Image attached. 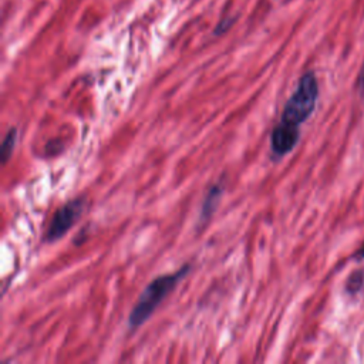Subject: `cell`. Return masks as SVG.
<instances>
[{
    "label": "cell",
    "mask_w": 364,
    "mask_h": 364,
    "mask_svg": "<svg viewBox=\"0 0 364 364\" xmlns=\"http://www.w3.org/2000/svg\"><path fill=\"white\" fill-rule=\"evenodd\" d=\"M189 270H191V264H183L176 272L158 276L152 282H149L146 287L142 290V293L139 294L136 303L134 304L129 313V317H128L129 328H138L139 326H142L158 309V306L165 300V297L189 273Z\"/></svg>",
    "instance_id": "6da1fadb"
},
{
    "label": "cell",
    "mask_w": 364,
    "mask_h": 364,
    "mask_svg": "<svg viewBox=\"0 0 364 364\" xmlns=\"http://www.w3.org/2000/svg\"><path fill=\"white\" fill-rule=\"evenodd\" d=\"M317 98V78L313 71H307L300 77L294 92L287 100L279 122L300 128V125L313 114Z\"/></svg>",
    "instance_id": "7a4b0ae2"
},
{
    "label": "cell",
    "mask_w": 364,
    "mask_h": 364,
    "mask_svg": "<svg viewBox=\"0 0 364 364\" xmlns=\"http://www.w3.org/2000/svg\"><path fill=\"white\" fill-rule=\"evenodd\" d=\"M87 208V199L84 196H78L73 200H68L63 206H60L53 215L47 232L44 235V240L54 242L64 236L81 218Z\"/></svg>",
    "instance_id": "3957f363"
},
{
    "label": "cell",
    "mask_w": 364,
    "mask_h": 364,
    "mask_svg": "<svg viewBox=\"0 0 364 364\" xmlns=\"http://www.w3.org/2000/svg\"><path fill=\"white\" fill-rule=\"evenodd\" d=\"M299 136L300 128L279 122L270 135V148L273 154L277 156L287 155L299 142Z\"/></svg>",
    "instance_id": "277c9868"
},
{
    "label": "cell",
    "mask_w": 364,
    "mask_h": 364,
    "mask_svg": "<svg viewBox=\"0 0 364 364\" xmlns=\"http://www.w3.org/2000/svg\"><path fill=\"white\" fill-rule=\"evenodd\" d=\"M222 193H223V183L222 182H216L208 191V193L205 196V200L202 203V208H200V213H199L200 223H206V220L212 216V213L218 208V203L222 198Z\"/></svg>",
    "instance_id": "5b68a950"
},
{
    "label": "cell",
    "mask_w": 364,
    "mask_h": 364,
    "mask_svg": "<svg viewBox=\"0 0 364 364\" xmlns=\"http://www.w3.org/2000/svg\"><path fill=\"white\" fill-rule=\"evenodd\" d=\"M16 141H17V129L16 128H10L7 131V134L4 135V138H3L1 149H0L1 151V161H3V164H6L9 161V158L11 156L14 145H16Z\"/></svg>",
    "instance_id": "8992f818"
},
{
    "label": "cell",
    "mask_w": 364,
    "mask_h": 364,
    "mask_svg": "<svg viewBox=\"0 0 364 364\" xmlns=\"http://www.w3.org/2000/svg\"><path fill=\"white\" fill-rule=\"evenodd\" d=\"M364 286V272L358 270V272H353L350 274V277L347 279V290L348 293L354 294L357 291H360Z\"/></svg>",
    "instance_id": "52a82bcc"
},
{
    "label": "cell",
    "mask_w": 364,
    "mask_h": 364,
    "mask_svg": "<svg viewBox=\"0 0 364 364\" xmlns=\"http://www.w3.org/2000/svg\"><path fill=\"white\" fill-rule=\"evenodd\" d=\"M357 84H358L360 91H361V92H364V67L361 68V73H360V75H358V81H357Z\"/></svg>",
    "instance_id": "ba28073f"
},
{
    "label": "cell",
    "mask_w": 364,
    "mask_h": 364,
    "mask_svg": "<svg viewBox=\"0 0 364 364\" xmlns=\"http://www.w3.org/2000/svg\"><path fill=\"white\" fill-rule=\"evenodd\" d=\"M358 256H360L361 259H364V245H363V247L358 250Z\"/></svg>",
    "instance_id": "9c48e42d"
}]
</instances>
